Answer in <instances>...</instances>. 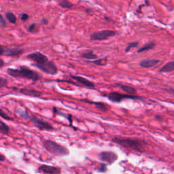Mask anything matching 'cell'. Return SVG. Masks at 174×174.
<instances>
[{
    "instance_id": "6da1fadb",
    "label": "cell",
    "mask_w": 174,
    "mask_h": 174,
    "mask_svg": "<svg viewBox=\"0 0 174 174\" xmlns=\"http://www.w3.org/2000/svg\"><path fill=\"white\" fill-rule=\"evenodd\" d=\"M112 141L122 148H128L134 151L143 153L145 152V148L147 143L144 140L137 138H129V137H115L112 139Z\"/></svg>"
},
{
    "instance_id": "7a4b0ae2",
    "label": "cell",
    "mask_w": 174,
    "mask_h": 174,
    "mask_svg": "<svg viewBox=\"0 0 174 174\" xmlns=\"http://www.w3.org/2000/svg\"><path fill=\"white\" fill-rule=\"evenodd\" d=\"M7 73L13 78L30 80L33 82H36L41 78V76L37 72L24 66H20L16 69L9 68L7 69Z\"/></svg>"
},
{
    "instance_id": "3957f363",
    "label": "cell",
    "mask_w": 174,
    "mask_h": 174,
    "mask_svg": "<svg viewBox=\"0 0 174 174\" xmlns=\"http://www.w3.org/2000/svg\"><path fill=\"white\" fill-rule=\"evenodd\" d=\"M43 146L48 152L57 157H63L70 155V150L65 146L59 144L50 139H45L43 141Z\"/></svg>"
},
{
    "instance_id": "277c9868",
    "label": "cell",
    "mask_w": 174,
    "mask_h": 174,
    "mask_svg": "<svg viewBox=\"0 0 174 174\" xmlns=\"http://www.w3.org/2000/svg\"><path fill=\"white\" fill-rule=\"evenodd\" d=\"M104 96H106L109 100L114 103H120L124 99L139 101H144L146 99L145 97H140V96L130 95V94H122L118 92H111L108 95H104Z\"/></svg>"
},
{
    "instance_id": "5b68a950",
    "label": "cell",
    "mask_w": 174,
    "mask_h": 174,
    "mask_svg": "<svg viewBox=\"0 0 174 174\" xmlns=\"http://www.w3.org/2000/svg\"><path fill=\"white\" fill-rule=\"evenodd\" d=\"M34 67L39 69L43 73L49 75H56L58 73V68L52 61H48L41 64H33Z\"/></svg>"
},
{
    "instance_id": "8992f818",
    "label": "cell",
    "mask_w": 174,
    "mask_h": 174,
    "mask_svg": "<svg viewBox=\"0 0 174 174\" xmlns=\"http://www.w3.org/2000/svg\"><path fill=\"white\" fill-rule=\"evenodd\" d=\"M31 122H32L33 126L37 128L39 130H48V131H52L54 130V128L46 120L39 118L35 116H32L30 119Z\"/></svg>"
},
{
    "instance_id": "52a82bcc",
    "label": "cell",
    "mask_w": 174,
    "mask_h": 174,
    "mask_svg": "<svg viewBox=\"0 0 174 174\" xmlns=\"http://www.w3.org/2000/svg\"><path fill=\"white\" fill-rule=\"evenodd\" d=\"M24 52V50L22 48L19 47H8L5 46H0V54L1 56H6V57H19Z\"/></svg>"
},
{
    "instance_id": "ba28073f",
    "label": "cell",
    "mask_w": 174,
    "mask_h": 174,
    "mask_svg": "<svg viewBox=\"0 0 174 174\" xmlns=\"http://www.w3.org/2000/svg\"><path fill=\"white\" fill-rule=\"evenodd\" d=\"M116 35V32L112 30H102L95 32L90 35V39L92 41H102L109 39Z\"/></svg>"
},
{
    "instance_id": "9c48e42d",
    "label": "cell",
    "mask_w": 174,
    "mask_h": 174,
    "mask_svg": "<svg viewBox=\"0 0 174 174\" xmlns=\"http://www.w3.org/2000/svg\"><path fill=\"white\" fill-rule=\"evenodd\" d=\"M98 158L103 163H107L108 165H112L118 160V157L114 152L103 151L98 155Z\"/></svg>"
},
{
    "instance_id": "30bf717a",
    "label": "cell",
    "mask_w": 174,
    "mask_h": 174,
    "mask_svg": "<svg viewBox=\"0 0 174 174\" xmlns=\"http://www.w3.org/2000/svg\"><path fill=\"white\" fill-rule=\"evenodd\" d=\"M27 59L29 60V61H33V64H41V63L49 61L48 58L45 54L39 51H36L29 54L27 56Z\"/></svg>"
},
{
    "instance_id": "8fae6325",
    "label": "cell",
    "mask_w": 174,
    "mask_h": 174,
    "mask_svg": "<svg viewBox=\"0 0 174 174\" xmlns=\"http://www.w3.org/2000/svg\"><path fill=\"white\" fill-rule=\"evenodd\" d=\"M12 89L18 90L19 92L22 94V95H24L26 96H29V97H40L41 95H43V92L40 91V90H38L34 88H17L15 87H12Z\"/></svg>"
},
{
    "instance_id": "7c38bea8",
    "label": "cell",
    "mask_w": 174,
    "mask_h": 174,
    "mask_svg": "<svg viewBox=\"0 0 174 174\" xmlns=\"http://www.w3.org/2000/svg\"><path fill=\"white\" fill-rule=\"evenodd\" d=\"M70 78L74 80L77 82L80 83L82 84V86L85 87V88H89V89H95V84L91 81H90L89 80L85 78L81 77V76H74V75H70Z\"/></svg>"
},
{
    "instance_id": "4fadbf2b",
    "label": "cell",
    "mask_w": 174,
    "mask_h": 174,
    "mask_svg": "<svg viewBox=\"0 0 174 174\" xmlns=\"http://www.w3.org/2000/svg\"><path fill=\"white\" fill-rule=\"evenodd\" d=\"M38 171L48 174H58L61 173V169L47 165H41L38 167Z\"/></svg>"
},
{
    "instance_id": "5bb4252c",
    "label": "cell",
    "mask_w": 174,
    "mask_h": 174,
    "mask_svg": "<svg viewBox=\"0 0 174 174\" xmlns=\"http://www.w3.org/2000/svg\"><path fill=\"white\" fill-rule=\"evenodd\" d=\"M80 101L86 103H88V104L94 105L96 108L101 110V111L103 112H106L110 110V106H109L108 104H106V103L103 102H101V101H93L88 100V99H81Z\"/></svg>"
},
{
    "instance_id": "9a60e30c",
    "label": "cell",
    "mask_w": 174,
    "mask_h": 174,
    "mask_svg": "<svg viewBox=\"0 0 174 174\" xmlns=\"http://www.w3.org/2000/svg\"><path fill=\"white\" fill-rule=\"evenodd\" d=\"M52 111H53V112H54V114H57V115H59V116H62L68 120V122H69V124H70V126H72V127L73 128L74 130H76L78 129L77 128L74 127V126H73V116H72V114L64 113V112H61V110H59V109L56 108V107H53V108H52Z\"/></svg>"
},
{
    "instance_id": "2e32d148",
    "label": "cell",
    "mask_w": 174,
    "mask_h": 174,
    "mask_svg": "<svg viewBox=\"0 0 174 174\" xmlns=\"http://www.w3.org/2000/svg\"><path fill=\"white\" fill-rule=\"evenodd\" d=\"M160 63V60L154 59H144L140 61L139 65L143 68H150L155 66Z\"/></svg>"
},
{
    "instance_id": "e0dca14e",
    "label": "cell",
    "mask_w": 174,
    "mask_h": 174,
    "mask_svg": "<svg viewBox=\"0 0 174 174\" xmlns=\"http://www.w3.org/2000/svg\"><path fill=\"white\" fill-rule=\"evenodd\" d=\"M115 86H118L120 88H121V90L123 91L126 92L127 94H130V95H134L137 92V90L134 87H132L126 84H115Z\"/></svg>"
},
{
    "instance_id": "ac0fdd59",
    "label": "cell",
    "mask_w": 174,
    "mask_h": 174,
    "mask_svg": "<svg viewBox=\"0 0 174 174\" xmlns=\"http://www.w3.org/2000/svg\"><path fill=\"white\" fill-rule=\"evenodd\" d=\"M16 113L20 118L24 120H30L32 116H31L27 110L23 108H17L16 110Z\"/></svg>"
},
{
    "instance_id": "d6986e66",
    "label": "cell",
    "mask_w": 174,
    "mask_h": 174,
    "mask_svg": "<svg viewBox=\"0 0 174 174\" xmlns=\"http://www.w3.org/2000/svg\"><path fill=\"white\" fill-rule=\"evenodd\" d=\"M80 56L83 59L87 60H95L98 59L97 55L94 53L92 50H86V51L82 52Z\"/></svg>"
},
{
    "instance_id": "ffe728a7",
    "label": "cell",
    "mask_w": 174,
    "mask_h": 174,
    "mask_svg": "<svg viewBox=\"0 0 174 174\" xmlns=\"http://www.w3.org/2000/svg\"><path fill=\"white\" fill-rule=\"evenodd\" d=\"M173 71H174V61L166 63L159 70V72H162V73H168V72H173Z\"/></svg>"
},
{
    "instance_id": "44dd1931",
    "label": "cell",
    "mask_w": 174,
    "mask_h": 174,
    "mask_svg": "<svg viewBox=\"0 0 174 174\" xmlns=\"http://www.w3.org/2000/svg\"><path fill=\"white\" fill-rule=\"evenodd\" d=\"M156 46V43L153 41H150V42H148L146 43L144 46H143L142 47H141L140 48H139L137 50V53H140V52H143L145 51H148V50H152Z\"/></svg>"
},
{
    "instance_id": "7402d4cb",
    "label": "cell",
    "mask_w": 174,
    "mask_h": 174,
    "mask_svg": "<svg viewBox=\"0 0 174 174\" xmlns=\"http://www.w3.org/2000/svg\"><path fill=\"white\" fill-rule=\"evenodd\" d=\"M88 63H93L96 65H99V66H104L107 64V62H108V59L107 57L105 58H101V59H99L97 60H92V61H90V60H88L86 61Z\"/></svg>"
},
{
    "instance_id": "603a6c76",
    "label": "cell",
    "mask_w": 174,
    "mask_h": 174,
    "mask_svg": "<svg viewBox=\"0 0 174 174\" xmlns=\"http://www.w3.org/2000/svg\"><path fill=\"white\" fill-rule=\"evenodd\" d=\"M0 132L1 134L3 135H8L10 133V127L8 126V125L5 124L4 122H3L2 120L0 121Z\"/></svg>"
},
{
    "instance_id": "cb8c5ba5",
    "label": "cell",
    "mask_w": 174,
    "mask_h": 174,
    "mask_svg": "<svg viewBox=\"0 0 174 174\" xmlns=\"http://www.w3.org/2000/svg\"><path fill=\"white\" fill-rule=\"evenodd\" d=\"M5 16H6V19H8V21L10 23H12V24H16V17L14 14L11 13V12H8V13H6V14H5Z\"/></svg>"
},
{
    "instance_id": "d4e9b609",
    "label": "cell",
    "mask_w": 174,
    "mask_h": 174,
    "mask_svg": "<svg viewBox=\"0 0 174 174\" xmlns=\"http://www.w3.org/2000/svg\"><path fill=\"white\" fill-rule=\"evenodd\" d=\"M139 43V41H132V42L128 43L127 44V46H126L124 49V51L126 52L130 51L132 48H136V47L138 46Z\"/></svg>"
},
{
    "instance_id": "484cf974",
    "label": "cell",
    "mask_w": 174,
    "mask_h": 174,
    "mask_svg": "<svg viewBox=\"0 0 174 174\" xmlns=\"http://www.w3.org/2000/svg\"><path fill=\"white\" fill-rule=\"evenodd\" d=\"M59 4L62 8H71L72 7L74 6V4H72V3H70L68 0H62L59 3Z\"/></svg>"
},
{
    "instance_id": "4316f807",
    "label": "cell",
    "mask_w": 174,
    "mask_h": 174,
    "mask_svg": "<svg viewBox=\"0 0 174 174\" xmlns=\"http://www.w3.org/2000/svg\"><path fill=\"white\" fill-rule=\"evenodd\" d=\"M0 115H1V117L2 118L5 119V120H13V118L9 116L7 114H5L4 112L3 111L2 109H1L0 110Z\"/></svg>"
},
{
    "instance_id": "83f0119b",
    "label": "cell",
    "mask_w": 174,
    "mask_h": 174,
    "mask_svg": "<svg viewBox=\"0 0 174 174\" xmlns=\"http://www.w3.org/2000/svg\"><path fill=\"white\" fill-rule=\"evenodd\" d=\"M38 31V27L37 26V25L35 23H33L28 28V31L30 33H35L37 32Z\"/></svg>"
},
{
    "instance_id": "f1b7e54d",
    "label": "cell",
    "mask_w": 174,
    "mask_h": 174,
    "mask_svg": "<svg viewBox=\"0 0 174 174\" xmlns=\"http://www.w3.org/2000/svg\"><path fill=\"white\" fill-rule=\"evenodd\" d=\"M108 169H107V165L105 163H101L100 165L99 169H98V171L100 172V173H105L107 171Z\"/></svg>"
},
{
    "instance_id": "f546056e",
    "label": "cell",
    "mask_w": 174,
    "mask_h": 174,
    "mask_svg": "<svg viewBox=\"0 0 174 174\" xmlns=\"http://www.w3.org/2000/svg\"><path fill=\"white\" fill-rule=\"evenodd\" d=\"M8 85V80L4 78L3 77H1V80H0V87L1 88H3Z\"/></svg>"
},
{
    "instance_id": "4dcf8cb0",
    "label": "cell",
    "mask_w": 174,
    "mask_h": 174,
    "mask_svg": "<svg viewBox=\"0 0 174 174\" xmlns=\"http://www.w3.org/2000/svg\"><path fill=\"white\" fill-rule=\"evenodd\" d=\"M28 19H29L28 14L23 13V14H22L21 15V19L23 21H27V20Z\"/></svg>"
},
{
    "instance_id": "1f68e13d",
    "label": "cell",
    "mask_w": 174,
    "mask_h": 174,
    "mask_svg": "<svg viewBox=\"0 0 174 174\" xmlns=\"http://www.w3.org/2000/svg\"><path fill=\"white\" fill-rule=\"evenodd\" d=\"M0 24H1V26L2 27H5L6 26V23H5V19H3V16H1V19H0Z\"/></svg>"
},
{
    "instance_id": "d6a6232c",
    "label": "cell",
    "mask_w": 174,
    "mask_h": 174,
    "mask_svg": "<svg viewBox=\"0 0 174 174\" xmlns=\"http://www.w3.org/2000/svg\"><path fill=\"white\" fill-rule=\"evenodd\" d=\"M165 91H167L169 93H171L172 95H174V88H169V89H165Z\"/></svg>"
},
{
    "instance_id": "836d02e7",
    "label": "cell",
    "mask_w": 174,
    "mask_h": 174,
    "mask_svg": "<svg viewBox=\"0 0 174 174\" xmlns=\"http://www.w3.org/2000/svg\"><path fill=\"white\" fill-rule=\"evenodd\" d=\"M5 161V157L3 154H0V161L1 162H3V161Z\"/></svg>"
},
{
    "instance_id": "e575fe53",
    "label": "cell",
    "mask_w": 174,
    "mask_h": 174,
    "mask_svg": "<svg viewBox=\"0 0 174 174\" xmlns=\"http://www.w3.org/2000/svg\"><path fill=\"white\" fill-rule=\"evenodd\" d=\"M4 65H5V63H4V61H3V60L2 59H0V68H2L4 66Z\"/></svg>"
},
{
    "instance_id": "d590c367",
    "label": "cell",
    "mask_w": 174,
    "mask_h": 174,
    "mask_svg": "<svg viewBox=\"0 0 174 174\" xmlns=\"http://www.w3.org/2000/svg\"><path fill=\"white\" fill-rule=\"evenodd\" d=\"M42 23H44V24H47V23H48V21H47V20H46V19H43Z\"/></svg>"
},
{
    "instance_id": "8d00e7d4",
    "label": "cell",
    "mask_w": 174,
    "mask_h": 174,
    "mask_svg": "<svg viewBox=\"0 0 174 174\" xmlns=\"http://www.w3.org/2000/svg\"><path fill=\"white\" fill-rule=\"evenodd\" d=\"M156 118L157 119H161V117H160V116H156Z\"/></svg>"
}]
</instances>
